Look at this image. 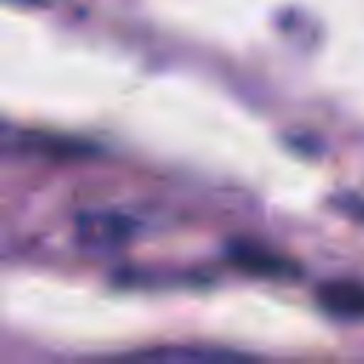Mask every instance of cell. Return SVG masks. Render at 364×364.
Listing matches in <instances>:
<instances>
[{
  "label": "cell",
  "mask_w": 364,
  "mask_h": 364,
  "mask_svg": "<svg viewBox=\"0 0 364 364\" xmlns=\"http://www.w3.org/2000/svg\"><path fill=\"white\" fill-rule=\"evenodd\" d=\"M318 307L341 321H364V282L330 279L316 287Z\"/></svg>",
  "instance_id": "obj_1"
},
{
  "label": "cell",
  "mask_w": 364,
  "mask_h": 364,
  "mask_svg": "<svg viewBox=\"0 0 364 364\" xmlns=\"http://www.w3.org/2000/svg\"><path fill=\"white\" fill-rule=\"evenodd\" d=\"M136 364H250L233 350L216 347H159L134 358Z\"/></svg>",
  "instance_id": "obj_2"
},
{
  "label": "cell",
  "mask_w": 364,
  "mask_h": 364,
  "mask_svg": "<svg viewBox=\"0 0 364 364\" xmlns=\"http://www.w3.org/2000/svg\"><path fill=\"white\" fill-rule=\"evenodd\" d=\"M230 259L236 267L253 273V276H273V279H284V276H296L299 267H293L287 259L262 250V247H250V245H236L230 247Z\"/></svg>",
  "instance_id": "obj_3"
}]
</instances>
